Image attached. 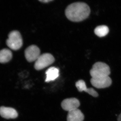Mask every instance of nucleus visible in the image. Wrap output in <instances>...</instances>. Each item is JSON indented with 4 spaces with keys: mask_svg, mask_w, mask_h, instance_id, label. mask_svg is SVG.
<instances>
[{
    "mask_svg": "<svg viewBox=\"0 0 121 121\" xmlns=\"http://www.w3.org/2000/svg\"><path fill=\"white\" fill-rule=\"evenodd\" d=\"M91 13L89 5L83 2H76L68 5L65 10V15L71 21L79 22L87 18Z\"/></svg>",
    "mask_w": 121,
    "mask_h": 121,
    "instance_id": "obj_1",
    "label": "nucleus"
},
{
    "mask_svg": "<svg viewBox=\"0 0 121 121\" xmlns=\"http://www.w3.org/2000/svg\"><path fill=\"white\" fill-rule=\"evenodd\" d=\"M84 119V115L78 108L68 112L67 121H83Z\"/></svg>",
    "mask_w": 121,
    "mask_h": 121,
    "instance_id": "obj_10",
    "label": "nucleus"
},
{
    "mask_svg": "<svg viewBox=\"0 0 121 121\" xmlns=\"http://www.w3.org/2000/svg\"><path fill=\"white\" fill-rule=\"evenodd\" d=\"M90 74L91 78L108 76L110 74V68L105 63L98 62L93 65Z\"/></svg>",
    "mask_w": 121,
    "mask_h": 121,
    "instance_id": "obj_2",
    "label": "nucleus"
},
{
    "mask_svg": "<svg viewBox=\"0 0 121 121\" xmlns=\"http://www.w3.org/2000/svg\"><path fill=\"white\" fill-rule=\"evenodd\" d=\"M12 56L11 50L7 48L2 49L0 51V63L8 62L12 59Z\"/></svg>",
    "mask_w": 121,
    "mask_h": 121,
    "instance_id": "obj_12",
    "label": "nucleus"
},
{
    "mask_svg": "<svg viewBox=\"0 0 121 121\" xmlns=\"http://www.w3.org/2000/svg\"><path fill=\"white\" fill-rule=\"evenodd\" d=\"M76 86L80 92L84 91L94 97H97L98 94L94 89L87 88L84 80H80L76 83Z\"/></svg>",
    "mask_w": 121,
    "mask_h": 121,
    "instance_id": "obj_9",
    "label": "nucleus"
},
{
    "mask_svg": "<svg viewBox=\"0 0 121 121\" xmlns=\"http://www.w3.org/2000/svg\"><path fill=\"white\" fill-rule=\"evenodd\" d=\"M90 81L92 86L98 89H103L108 87L110 86L112 82L111 78L109 76L91 78Z\"/></svg>",
    "mask_w": 121,
    "mask_h": 121,
    "instance_id": "obj_5",
    "label": "nucleus"
},
{
    "mask_svg": "<svg viewBox=\"0 0 121 121\" xmlns=\"http://www.w3.org/2000/svg\"><path fill=\"white\" fill-rule=\"evenodd\" d=\"M80 105L79 101L75 98L66 99L61 103V106L63 109L68 112L78 109Z\"/></svg>",
    "mask_w": 121,
    "mask_h": 121,
    "instance_id": "obj_7",
    "label": "nucleus"
},
{
    "mask_svg": "<svg viewBox=\"0 0 121 121\" xmlns=\"http://www.w3.org/2000/svg\"><path fill=\"white\" fill-rule=\"evenodd\" d=\"M52 0H39L40 2H43V3H47L48 2L52 1Z\"/></svg>",
    "mask_w": 121,
    "mask_h": 121,
    "instance_id": "obj_14",
    "label": "nucleus"
},
{
    "mask_svg": "<svg viewBox=\"0 0 121 121\" xmlns=\"http://www.w3.org/2000/svg\"><path fill=\"white\" fill-rule=\"evenodd\" d=\"M59 69L55 67H51L48 68L45 72L46 78L45 82H48L55 80L59 77Z\"/></svg>",
    "mask_w": 121,
    "mask_h": 121,
    "instance_id": "obj_11",
    "label": "nucleus"
},
{
    "mask_svg": "<svg viewBox=\"0 0 121 121\" xmlns=\"http://www.w3.org/2000/svg\"><path fill=\"white\" fill-rule=\"evenodd\" d=\"M6 43L9 48L13 50L20 48L23 45V39L20 33L17 30L11 32L8 35Z\"/></svg>",
    "mask_w": 121,
    "mask_h": 121,
    "instance_id": "obj_3",
    "label": "nucleus"
},
{
    "mask_svg": "<svg viewBox=\"0 0 121 121\" xmlns=\"http://www.w3.org/2000/svg\"><path fill=\"white\" fill-rule=\"evenodd\" d=\"M55 58L50 53H44L40 55L36 60L34 67L37 70H42L51 65L55 61Z\"/></svg>",
    "mask_w": 121,
    "mask_h": 121,
    "instance_id": "obj_4",
    "label": "nucleus"
},
{
    "mask_svg": "<svg viewBox=\"0 0 121 121\" xmlns=\"http://www.w3.org/2000/svg\"><path fill=\"white\" fill-rule=\"evenodd\" d=\"M109 32V28L105 25H101L97 26L94 30L95 35L99 37L105 36Z\"/></svg>",
    "mask_w": 121,
    "mask_h": 121,
    "instance_id": "obj_13",
    "label": "nucleus"
},
{
    "mask_svg": "<svg viewBox=\"0 0 121 121\" xmlns=\"http://www.w3.org/2000/svg\"><path fill=\"white\" fill-rule=\"evenodd\" d=\"M39 48L36 45H32L28 47L25 52V58L29 62L36 61L40 55Z\"/></svg>",
    "mask_w": 121,
    "mask_h": 121,
    "instance_id": "obj_6",
    "label": "nucleus"
},
{
    "mask_svg": "<svg viewBox=\"0 0 121 121\" xmlns=\"http://www.w3.org/2000/svg\"><path fill=\"white\" fill-rule=\"evenodd\" d=\"M0 115L5 119H15L18 116V113L13 108L1 106L0 107Z\"/></svg>",
    "mask_w": 121,
    "mask_h": 121,
    "instance_id": "obj_8",
    "label": "nucleus"
},
{
    "mask_svg": "<svg viewBox=\"0 0 121 121\" xmlns=\"http://www.w3.org/2000/svg\"><path fill=\"white\" fill-rule=\"evenodd\" d=\"M118 121H121V113L119 115V117L118 118Z\"/></svg>",
    "mask_w": 121,
    "mask_h": 121,
    "instance_id": "obj_15",
    "label": "nucleus"
}]
</instances>
